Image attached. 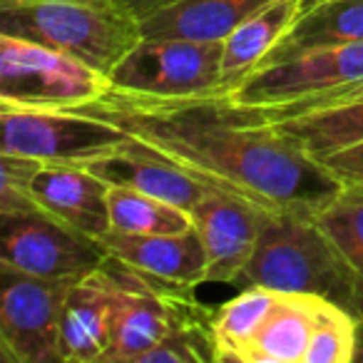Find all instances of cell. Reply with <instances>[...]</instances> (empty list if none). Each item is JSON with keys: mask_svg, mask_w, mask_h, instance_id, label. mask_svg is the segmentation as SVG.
I'll return each mask as SVG.
<instances>
[{"mask_svg": "<svg viewBox=\"0 0 363 363\" xmlns=\"http://www.w3.org/2000/svg\"><path fill=\"white\" fill-rule=\"evenodd\" d=\"M318 162L338 182H358V184H363V142L343 147V150L336 152H328V155L318 157Z\"/></svg>", "mask_w": 363, "mask_h": 363, "instance_id": "obj_26", "label": "cell"}, {"mask_svg": "<svg viewBox=\"0 0 363 363\" xmlns=\"http://www.w3.org/2000/svg\"><path fill=\"white\" fill-rule=\"evenodd\" d=\"M313 160L363 142V100L323 107L284 122H269Z\"/></svg>", "mask_w": 363, "mask_h": 363, "instance_id": "obj_21", "label": "cell"}, {"mask_svg": "<svg viewBox=\"0 0 363 363\" xmlns=\"http://www.w3.org/2000/svg\"><path fill=\"white\" fill-rule=\"evenodd\" d=\"M358 318L346 308L321 298L311 341H308L303 363H348L356 358Z\"/></svg>", "mask_w": 363, "mask_h": 363, "instance_id": "obj_24", "label": "cell"}, {"mask_svg": "<svg viewBox=\"0 0 363 363\" xmlns=\"http://www.w3.org/2000/svg\"><path fill=\"white\" fill-rule=\"evenodd\" d=\"M112 257L172 281L197 286L207 277V252L197 227L179 234L110 232L100 239Z\"/></svg>", "mask_w": 363, "mask_h": 363, "instance_id": "obj_15", "label": "cell"}, {"mask_svg": "<svg viewBox=\"0 0 363 363\" xmlns=\"http://www.w3.org/2000/svg\"><path fill=\"white\" fill-rule=\"evenodd\" d=\"M0 346L13 363H62L60 316L72 281L40 279L0 264Z\"/></svg>", "mask_w": 363, "mask_h": 363, "instance_id": "obj_9", "label": "cell"}, {"mask_svg": "<svg viewBox=\"0 0 363 363\" xmlns=\"http://www.w3.org/2000/svg\"><path fill=\"white\" fill-rule=\"evenodd\" d=\"M363 82V43L321 48L254 70L232 95L237 105H281Z\"/></svg>", "mask_w": 363, "mask_h": 363, "instance_id": "obj_10", "label": "cell"}, {"mask_svg": "<svg viewBox=\"0 0 363 363\" xmlns=\"http://www.w3.org/2000/svg\"><path fill=\"white\" fill-rule=\"evenodd\" d=\"M100 269L110 277L117 296L112 341L102 363H140L174 328L212 333L214 311L197 301L194 286L157 277L112 254Z\"/></svg>", "mask_w": 363, "mask_h": 363, "instance_id": "obj_4", "label": "cell"}, {"mask_svg": "<svg viewBox=\"0 0 363 363\" xmlns=\"http://www.w3.org/2000/svg\"><path fill=\"white\" fill-rule=\"evenodd\" d=\"M321 296L279 291L269 316L244 353V363H303Z\"/></svg>", "mask_w": 363, "mask_h": 363, "instance_id": "obj_18", "label": "cell"}, {"mask_svg": "<svg viewBox=\"0 0 363 363\" xmlns=\"http://www.w3.org/2000/svg\"><path fill=\"white\" fill-rule=\"evenodd\" d=\"M115 308V286L102 269L67 286L60 316L62 363H102L112 341Z\"/></svg>", "mask_w": 363, "mask_h": 363, "instance_id": "obj_14", "label": "cell"}, {"mask_svg": "<svg viewBox=\"0 0 363 363\" xmlns=\"http://www.w3.org/2000/svg\"><path fill=\"white\" fill-rule=\"evenodd\" d=\"M313 217L363 279V184L341 182L338 192Z\"/></svg>", "mask_w": 363, "mask_h": 363, "instance_id": "obj_23", "label": "cell"}, {"mask_svg": "<svg viewBox=\"0 0 363 363\" xmlns=\"http://www.w3.org/2000/svg\"><path fill=\"white\" fill-rule=\"evenodd\" d=\"M72 112L120 127L204 184L242 194L269 212L316 214L341 187L321 162L227 97L150 100L107 90Z\"/></svg>", "mask_w": 363, "mask_h": 363, "instance_id": "obj_1", "label": "cell"}, {"mask_svg": "<svg viewBox=\"0 0 363 363\" xmlns=\"http://www.w3.org/2000/svg\"><path fill=\"white\" fill-rule=\"evenodd\" d=\"M356 100H363V82H356V85H348V87H336V90H328V92H318V95L303 97V100L281 102V105L249 107V105H237V102H234V105L242 107L247 115L257 117V120L284 122V120H291V117H296V115H306V112H316V110H323V107L346 105V102H356Z\"/></svg>", "mask_w": 363, "mask_h": 363, "instance_id": "obj_25", "label": "cell"}, {"mask_svg": "<svg viewBox=\"0 0 363 363\" xmlns=\"http://www.w3.org/2000/svg\"><path fill=\"white\" fill-rule=\"evenodd\" d=\"M222 43L142 38L110 72V90L150 100H197L219 95Z\"/></svg>", "mask_w": 363, "mask_h": 363, "instance_id": "obj_6", "label": "cell"}, {"mask_svg": "<svg viewBox=\"0 0 363 363\" xmlns=\"http://www.w3.org/2000/svg\"><path fill=\"white\" fill-rule=\"evenodd\" d=\"M80 167L95 172L107 184H120V187L152 194V197H160L164 202L187 209V212H192L194 204L209 189H214L194 174H189L187 169H182L179 164H174L169 157L160 155L145 142L135 140L132 135L130 142H125L120 150Z\"/></svg>", "mask_w": 363, "mask_h": 363, "instance_id": "obj_12", "label": "cell"}, {"mask_svg": "<svg viewBox=\"0 0 363 363\" xmlns=\"http://www.w3.org/2000/svg\"><path fill=\"white\" fill-rule=\"evenodd\" d=\"M269 3L272 0H182L142 23V35L222 43L239 23Z\"/></svg>", "mask_w": 363, "mask_h": 363, "instance_id": "obj_19", "label": "cell"}, {"mask_svg": "<svg viewBox=\"0 0 363 363\" xmlns=\"http://www.w3.org/2000/svg\"><path fill=\"white\" fill-rule=\"evenodd\" d=\"M110 90V77L55 48L0 35V105L77 110Z\"/></svg>", "mask_w": 363, "mask_h": 363, "instance_id": "obj_5", "label": "cell"}, {"mask_svg": "<svg viewBox=\"0 0 363 363\" xmlns=\"http://www.w3.org/2000/svg\"><path fill=\"white\" fill-rule=\"evenodd\" d=\"M0 219V264H8L30 277L75 281L100 269L110 257L100 239L77 232L75 227L50 217L40 207Z\"/></svg>", "mask_w": 363, "mask_h": 363, "instance_id": "obj_8", "label": "cell"}, {"mask_svg": "<svg viewBox=\"0 0 363 363\" xmlns=\"http://www.w3.org/2000/svg\"><path fill=\"white\" fill-rule=\"evenodd\" d=\"M269 209L242 194L209 189L192 209V222L207 252L204 284H237L257 249Z\"/></svg>", "mask_w": 363, "mask_h": 363, "instance_id": "obj_11", "label": "cell"}, {"mask_svg": "<svg viewBox=\"0 0 363 363\" xmlns=\"http://www.w3.org/2000/svg\"><path fill=\"white\" fill-rule=\"evenodd\" d=\"M279 291L267 286H244L234 298L214 311L212 316V351L214 363H244L249 343L254 341L269 316Z\"/></svg>", "mask_w": 363, "mask_h": 363, "instance_id": "obj_20", "label": "cell"}, {"mask_svg": "<svg viewBox=\"0 0 363 363\" xmlns=\"http://www.w3.org/2000/svg\"><path fill=\"white\" fill-rule=\"evenodd\" d=\"M0 35L55 48L107 77L145 38L120 0H0Z\"/></svg>", "mask_w": 363, "mask_h": 363, "instance_id": "obj_3", "label": "cell"}, {"mask_svg": "<svg viewBox=\"0 0 363 363\" xmlns=\"http://www.w3.org/2000/svg\"><path fill=\"white\" fill-rule=\"evenodd\" d=\"M107 202H110V219L115 232L179 234L194 227L192 212L120 184H110Z\"/></svg>", "mask_w": 363, "mask_h": 363, "instance_id": "obj_22", "label": "cell"}, {"mask_svg": "<svg viewBox=\"0 0 363 363\" xmlns=\"http://www.w3.org/2000/svg\"><path fill=\"white\" fill-rule=\"evenodd\" d=\"M303 11V0H272L269 6L239 23L222 40V75L219 95L227 97L252 75L269 55L279 38L291 28Z\"/></svg>", "mask_w": 363, "mask_h": 363, "instance_id": "obj_16", "label": "cell"}, {"mask_svg": "<svg viewBox=\"0 0 363 363\" xmlns=\"http://www.w3.org/2000/svg\"><path fill=\"white\" fill-rule=\"evenodd\" d=\"M30 194L43 212L92 239H102L112 229L110 184L80 164L45 162L33 179Z\"/></svg>", "mask_w": 363, "mask_h": 363, "instance_id": "obj_13", "label": "cell"}, {"mask_svg": "<svg viewBox=\"0 0 363 363\" xmlns=\"http://www.w3.org/2000/svg\"><path fill=\"white\" fill-rule=\"evenodd\" d=\"M239 281L328 298L363 323V279L306 209L264 214L257 249Z\"/></svg>", "mask_w": 363, "mask_h": 363, "instance_id": "obj_2", "label": "cell"}, {"mask_svg": "<svg viewBox=\"0 0 363 363\" xmlns=\"http://www.w3.org/2000/svg\"><path fill=\"white\" fill-rule=\"evenodd\" d=\"M348 43H363V0H321L298 13L259 67L279 65L301 52Z\"/></svg>", "mask_w": 363, "mask_h": 363, "instance_id": "obj_17", "label": "cell"}, {"mask_svg": "<svg viewBox=\"0 0 363 363\" xmlns=\"http://www.w3.org/2000/svg\"><path fill=\"white\" fill-rule=\"evenodd\" d=\"M120 3L137 18V21L145 23V21H150L152 16H157V13L182 3V0H120Z\"/></svg>", "mask_w": 363, "mask_h": 363, "instance_id": "obj_27", "label": "cell"}, {"mask_svg": "<svg viewBox=\"0 0 363 363\" xmlns=\"http://www.w3.org/2000/svg\"><path fill=\"white\" fill-rule=\"evenodd\" d=\"M0 122L3 155L33 157L40 162L90 164L130 142V135L120 127L72 110L0 105Z\"/></svg>", "mask_w": 363, "mask_h": 363, "instance_id": "obj_7", "label": "cell"}, {"mask_svg": "<svg viewBox=\"0 0 363 363\" xmlns=\"http://www.w3.org/2000/svg\"><path fill=\"white\" fill-rule=\"evenodd\" d=\"M313 3H321V0H303V8H308V6H313Z\"/></svg>", "mask_w": 363, "mask_h": 363, "instance_id": "obj_28", "label": "cell"}]
</instances>
